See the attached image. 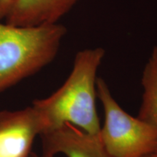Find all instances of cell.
Listing matches in <instances>:
<instances>
[{
  "label": "cell",
  "mask_w": 157,
  "mask_h": 157,
  "mask_svg": "<svg viewBox=\"0 0 157 157\" xmlns=\"http://www.w3.org/2000/svg\"><path fill=\"white\" fill-rule=\"evenodd\" d=\"M141 84L143 93L137 117L157 130V46L143 69Z\"/></svg>",
  "instance_id": "52a82bcc"
},
{
  "label": "cell",
  "mask_w": 157,
  "mask_h": 157,
  "mask_svg": "<svg viewBox=\"0 0 157 157\" xmlns=\"http://www.w3.org/2000/svg\"><path fill=\"white\" fill-rule=\"evenodd\" d=\"M105 51L94 48L76 53L73 68L63 85L54 93L33 101L44 131L70 124L90 135L99 136L101 124L97 113L98 71Z\"/></svg>",
  "instance_id": "6da1fadb"
},
{
  "label": "cell",
  "mask_w": 157,
  "mask_h": 157,
  "mask_svg": "<svg viewBox=\"0 0 157 157\" xmlns=\"http://www.w3.org/2000/svg\"><path fill=\"white\" fill-rule=\"evenodd\" d=\"M42 155L55 157H109L97 135H90L70 124L44 131L39 135Z\"/></svg>",
  "instance_id": "5b68a950"
},
{
  "label": "cell",
  "mask_w": 157,
  "mask_h": 157,
  "mask_svg": "<svg viewBox=\"0 0 157 157\" xmlns=\"http://www.w3.org/2000/svg\"><path fill=\"white\" fill-rule=\"evenodd\" d=\"M143 157H157V150L151 153L148 155H146V156H143Z\"/></svg>",
  "instance_id": "30bf717a"
},
{
  "label": "cell",
  "mask_w": 157,
  "mask_h": 157,
  "mask_svg": "<svg viewBox=\"0 0 157 157\" xmlns=\"http://www.w3.org/2000/svg\"><path fill=\"white\" fill-rule=\"evenodd\" d=\"M80 0H15L5 20L9 24L36 26L58 23Z\"/></svg>",
  "instance_id": "8992f818"
},
{
  "label": "cell",
  "mask_w": 157,
  "mask_h": 157,
  "mask_svg": "<svg viewBox=\"0 0 157 157\" xmlns=\"http://www.w3.org/2000/svg\"><path fill=\"white\" fill-rule=\"evenodd\" d=\"M15 2V0H0V21L6 19Z\"/></svg>",
  "instance_id": "ba28073f"
},
{
  "label": "cell",
  "mask_w": 157,
  "mask_h": 157,
  "mask_svg": "<svg viewBox=\"0 0 157 157\" xmlns=\"http://www.w3.org/2000/svg\"><path fill=\"white\" fill-rule=\"evenodd\" d=\"M44 129L34 107L0 111V157H29L33 143Z\"/></svg>",
  "instance_id": "277c9868"
},
{
  "label": "cell",
  "mask_w": 157,
  "mask_h": 157,
  "mask_svg": "<svg viewBox=\"0 0 157 157\" xmlns=\"http://www.w3.org/2000/svg\"><path fill=\"white\" fill-rule=\"evenodd\" d=\"M98 98L104 110L99 137L109 157H143L157 150V130L121 108L106 82L97 79Z\"/></svg>",
  "instance_id": "3957f363"
},
{
  "label": "cell",
  "mask_w": 157,
  "mask_h": 157,
  "mask_svg": "<svg viewBox=\"0 0 157 157\" xmlns=\"http://www.w3.org/2000/svg\"><path fill=\"white\" fill-rule=\"evenodd\" d=\"M66 33L60 23L20 26L0 21V93L50 64Z\"/></svg>",
  "instance_id": "7a4b0ae2"
},
{
  "label": "cell",
  "mask_w": 157,
  "mask_h": 157,
  "mask_svg": "<svg viewBox=\"0 0 157 157\" xmlns=\"http://www.w3.org/2000/svg\"><path fill=\"white\" fill-rule=\"evenodd\" d=\"M29 157H52V156H44V155H41V156H39V155L35 154L34 152H31V154H30V156Z\"/></svg>",
  "instance_id": "9c48e42d"
}]
</instances>
